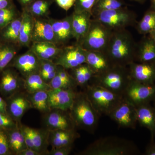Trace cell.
Listing matches in <instances>:
<instances>
[{"mask_svg":"<svg viewBox=\"0 0 155 155\" xmlns=\"http://www.w3.org/2000/svg\"><path fill=\"white\" fill-rule=\"evenodd\" d=\"M15 7L13 0H0V9L11 8Z\"/></svg>","mask_w":155,"mask_h":155,"instance_id":"cell-45","label":"cell"},{"mask_svg":"<svg viewBox=\"0 0 155 155\" xmlns=\"http://www.w3.org/2000/svg\"><path fill=\"white\" fill-rule=\"evenodd\" d=\"M23 87L27 94L51 89L49 84L45 82L39 73L32 74L24 78Z\"/></svg>","mask_w":155,"mask_h":155,"instance_id":"cell-30","label":"cell"},{"mask_svg":"<svg viewBox=\"0 0 155 155\" xmlns=\"http://www.w3.org/2000/svg\"><path fill=\"white\" fill-rule=\"evenodd\" d=\"M83 70L85 80H86L87 83L89 85L90 81L91 80V78L93 76V72H92L91 69L86 63L83 64Z\"/></svg>","mask_w":155,"mask_h":155,"instance_id":"cell-44","label":"cell"},{"mask_svg":"<svg viewBox=\"0 0 155 155\" xmlns=\"http://www.w3.org/2000/svg\"><path fill=\"white\" fill-rule=\"evenodd\" d=\"M92 18L113 31L134 26L137 22L135 13L125 7L99 11L93 15Z\"/></svg>","mask_w":155,"mask_h":155,"instance_id":"cell-6","label":"cell"},{"mask_svg":"<svg viewBox=\"0 0 155 155\" xmlns=\"http://www.w3.org/2000/svg\"><path fill=\"white\" fill-rule=\"evenodd\" d=\"M71 70V75L74 78L78 86H80L85 89L88 85L84 77L83 70V64L70 69Z\"/></svg>","mask_w":155,"mask_h":155,"instance_id":"cell-39","label":"cell"},{"mask_svg":"<svg viewBox=\"0 0 155 155\" xmlns=\"http://www.w3.org/2000/svg\"><path fill=\"white\" fill-rule=\"evenodd\" d=\"M0 74V94L6 98L24 89V78L16 70L7 67Z\"/></svg>","mask_w":155,"mask_h":155,"instance_id":"cell-14","label":"cell"},{"mask_svg":"<svg viewBox=\"0 0 155 155\" xmlns=\"http://www.w3.org/2000/svg\"><path fill=\"white\" fill-rule=\"evenodd\" d=\"M21 14V13L16 7L11 8L0 9V30L19 17Z\"/></svg>","mask_w":155,"mask_h":155,"instance_id":"cell-35","label":"cell"},{"mask_svg":"<svg viewBox=\"0 0 155 155\" xmlns=\"http://www.w3.org/2000/svg\"><path fill=\"white\" fill-rule=\"evenodd\" d=\"M86 64L94 75H100L115 66L105 53L95 51H86Z\"/></svg>","mask_w":155,"mask_h":155,"instance_id":"cell-20","label":"cell"},{"mask_svg":"<svg viewBox=\"0 0 155 155\" xmlns=\"http://www.w3.org/2000/svg\"><path fill=\"white\" fill-rule=\"evenodd\" d=\"M149 35L150 37L152 39L153 41L154 42V43L155 45V30L150 32V33L149 34Z\"/></svg>","mask_w":155,"mask_h":155,"instance_id":"cell-49","label":"cell"},{"mask_svg":"<svg viewBox=\"0 0 155 155\" xmlns=\"http://www.w3.org/2000/svg\"><path fill=\"white\" fill-rule=\"evenodd\" d=\"M132 1H134V2H137L140 3H143L145 2L146 0H132Z\"/></svg>","mask_w":155,"mask_h":155,"instance_id":"cell-51","label":"cell"},{"mask_svg":"<svg viewBox=\"0 0 155 155\" xmlns=\"http://www.w3.org/2000/svg\"><path fill=\"white\" fill-rule=\"evenodd\" d=\"M14 67L21 74L23 78L35 73H39L41 60L30 49L18 56L11 61Z\"/></svg>","mask_w":155,"mask_h":155,"instance_id":"cell-12","label":"cell"},{"mask_svg":"<svg viewBox=\"0 0 155 155\" xmlns=\"http://www.w3.org/2000/svg\"><path fill=\"white\" fill-rule=\"evenodd\" d=\"M17 155H41L38 152L31 149L27 148L19 152Z\"/></svg>","mask_w":155,"mask_h":155,"instance_id":"cell-46","label":"cell"},{"mask_svg":"<svg viewBox=\"0 0 155 155\" xmlns=\"http://www.w3.org/2000/svg\"><path fill=\"white\" fill-rule=\"evenodd\" d=\"M2 44V43L1 42V41H0V46H1V45Z\"/></svg>","mask_w":155,"mask_h":155,"instance_id":"cell-53","label":"cell"},{"mask_svg":"<svg viewBox=\"0 0 155 155\" xmlns=\"http://www.w3.org/2000/svg\"><path fill=\"white\" fill-rule=\"evenodd\" d=\"M22 22L19 31V45L20 47H30L32 41L34 17L25 9L22 8Z\"/></svg>","mask_w":155,"mask_h":155,"instance_id":"cell-24","label":"cell"},{"mask_svg":"<svg viewBox=\"0 0 155 155\" xmlns=\"http://www.w3.org/2000/svg\"><path fill=\"white\" fill-rule=\"evenodd\" d=\"M69 112L76 128L94 134L101 116L93 107L84 91L77 93Z\"/></svg>","mask_w":155,"mask_h":155,"instance_id":"cell-3","label":"cell"},{"mask_svg":"<svg viewBox=\"0 0 155 155\" xmlns=\"http://www.w3.org/2000/svg\"><path fill=\"white\" fill-rule=\"evenodd\" d=\"M48 91H40L33 93L27 94L32 108L36 109L43 114L48 113L51 110L49 104Z\"/></svg>","mask_w":155,"mask_h":155,"instance_id":"cell-28","label":"cell"},{"mask_svg":"<svg viewBox=\"0 0 155 155\" xmlns=\"http://www.w3.org/2000/svg\"><path fill=\"white\" fill-rule=\"evenodd\" d=\"M97 0H75L74 12L81 13L89 12L92 14V10Z\"/></svg>","mask_w":155,"mask_h":155,"instance_id":"cell-36","label":"cell"},{"mask_svg":"<svg viewBox=\"0 0 155 155\" xmlns=\"http://www.w3.org/2000/svg\"><path fill=\"white\" fill-rule=\"evenodd\" d=\"M79 136L76 129L48 130V140L52 148H57L73 145Z\"/></svg>","mask_w":155,"mask_h":155,"instance_id":"cell-21","label":"cell"},{"mask_svg":"<svg viewBox=\"0 0 155 155\" xmlns=\"http://www.w3.org/2000/svg\"><path fill=\"white\" fill-rule=\"evenodd\" d=\"M0 112L8 114L7 112V104L5 100L0 96Z\"/></svg>","mask_w":155,"mask_h":155,"instance_id":"cell-47","label":"cell"},{"mask_svg":"<svg viewBox=\"0 0 155 155\" xmlns=\"http://www.w3.org/2000/svg\"><path fill=\"white\" fill-rule=\"evenodd\" d=\"M62 47L51 42H38L31 45L29 49L42 60L54 61L61 52Z\"/></svg>","mask_w":155,"mask_h":155,"instance_id":"cell-25","label":"cell"},{"mask_svg":"<svg viewBox=\"0 0 155 155\" xmlns=\"http://www.w3.org/2000/svg\"><path fill=\"white\" fill-rule=\"evenodd\" d=\"M72 15L73 38L76 40V44L80 45L90 28L92 14L89 12H73Z\"/></svg>","mask_w":155,"mask_h":155,"instance_id":"cell-19","label":"cell"},{"mask_svg":"<svg viewBox=\"0 0 155 155\" xmlns=\"http://www.w3.org/2000/svg\"><path fill=\"white\" fill-rule=\"evenodd\" d=\"M86 51L80 45L62 47L61 52L53 62L68 70L86 63Z\"/></svg>","mask_w":155,"mask_h":155,"instance_id":"cell-9","label":"cell"},{"mask_svg":"<svg viewBox=\"0 0 155 155\" xmlns=\"http://www.w3.org/2000/svg\"><path fill=\"white\" fill-rule=\"evenodd\" d=\"M21 48L11 43H2L0 46V73L8 67Z\"/></svg>","mask_w":155,"mask_h":155,"instance_id":"cell-31","label":"cell"},{"mask_svg":"<svg viewBox=\"0 0 155 155\" xmlns=\"http://www.w3.org/2000/svg\"><path fill=\"white\" fill-rule=\"evenodd\" d=\"M123 97L135 107L140 105L152 102L155 99V84H144L131 80Z\"/></svg>","mask_w":155,"mask_h":155,"instance_id":"cell-8","label":"cell"},{"mask_svg":"<svg viewBox=\"0 0 155 155\" xmlns=\"http://www.w3.org/2000/svg\"><path fill=\"white\" fill-rule=\"evenodd\" d=\"M22 19L21 14L0 30V41L2 43L13 44L19 46V31Z\"/></svg>","mask_w":155,"mask_h":155,"instance_id":"cell-26","label":"cell"},{"mask_svg":"<svg viewBox=\"0 0 155 155\" xmlns=\"http://www.w3.org/2000/svg\"><path fill=\"white\" fill-rule=\"evenodd\" d=\"M7 112L17 123H20L25 113L32 109L27 93L22 91L17 92L5 100Z\"/></svg>","mask_w":155,"mask_h":155,"instance_id":"cell-13","label":"cell"},{"mask_svg":"<svg viewBox=\"0 0 155 155\" xmlns=\"http://www.w3.org/2000/svg\"><path fill=\"white\" fill-rule=\"evenodd\" d=\"M73 149V145L52 148L48 151V155H68L70 154Z\"/></svg>","mask_w":155,"mask_h":155,"instance_id":"cell-41","label":"cell"},{"mask_svg":"<svg viewBox=\"0 0 155 155\" xmlns=\"http://www.w3.org/2000/svg\"><path fill=\"white\" fill-rule=\"evenodd\" d=\"M19 124L8 114L0 112V129L5 130H11L18 127Z\"/></svg>","mask_w":155,"mask_h":155,"instance_id":"cell-38","label":"cell"},{"mask_svg":"<svg viewBox=\"0 0 155 155\" xmlns=\"http://www.w3.org/2000/svg\"><path fill=\"white\" fill-rule=\"evenodd\" d=\"M137 123L145 127L155 137V110L151 103L143 104L136 107Z\"/></svg>","mask_w":155,"mask_h":155,"instance_id":"cell-23","label":"cell"},{"mask_svg":"<svg viewBox=\"0 0 155 155\" xmlns=\"http://www.w3.org/2000/svg\"><path fill=\"white\" fill-rule=\"evenodd\" d=\"M34 19L32 43L51 42L57 44L55 36L49 18H34Z\"/></svg>","mask_w":155,"mask_h":155,"instance_id":"cell-18","label":"cell"},{"mask_svg":"<svg viewBox=\"0 0 155 155\" xmlns=\"http://www.w3.org/2000/svg\"><path fill=\"white\" fill-rule=\"evenodd\" d=\"M17 1L22 6V8H25L35 0H17Z\"/></svg>","mask_w":155,"mask_h":155,"instance_id":"cell-48","label":"cell"},{"mask_svg":"<svg viewBox=\"0 0 155 155\" xmlns=\"http://www.w3.org/2000/svg\"><path fill=\"white\" fill-rule=\"evenodd\" d=\"M127 67L131 80L144 84H155V64L134 62Z\"/></svg>","mask_w":155,"mask_h":155,"instance_id":"cell-16","label":"cell"},{"mask_svg":"<svg viewBox=\"0 0 155 155\" xmlns=\"http://www.w3.org/2000/svg\"><path fill=\"white\" fill-rule=\"evenodd\" d=\"M153 104L152 105L154 109L155 110V99L154 100V101L152 102Z\"/></svg>","mask_w":155,"mask_h":155,"instance_id":"cell-52","label":"cell"},{"mask_svg":"<svg viewBox=\"0 0 155 155\" xmlns=\"http://www.w3.org/2000/svg\"><path fill=\"white\" fill-rule=\"evenodd\" d=\"M141 153L133 142L115 136L97 139L85 149L78 153L81 155H134Z\"/></svg>","mask_w":155,"mask_h":155,"instance_id":"cell-2","label":"cell"},{"mask_svg":"<svg viewBox=\"0 0 155 155\" xmlns=\"http://www.w3.org/2000/svg\"><path fill=\"white\" fill-rule=\"evenodd\" d=\"M136 28L139 33L143 35L155 31V10L150 8L147 10L141 20L137 23Z\"/></svg>","mask_w":155,"mask_h":155,"instance_id":"cell-32","label":"cell"},{"mask_svg":"<svg viewBox=\"0 0 155 155\" xmlns=\"http://www.w3.org/2000/svg\"><path fill=\"white\" fill-rule=\"evenodd\" d=\"M136 62L155 64V45L149 35L137 43Z\"/></svg>","mask_w":155,"mask_h":155,"instance_id":"cell-22","label":"cell"},{"mask_svg":"<svg viewBox=\"0 0 155 155\" xmlns=\"http://www.w3.org/2000/svg\"><path fill=\"white\" fill-rule=\"evenodd\" d=\"M125 5L123 0H97L93 9L92 16L99 11L119 9Z\"/></svg>","mask_w":155,"mask_h":155,"instance_id":"cell-34","label":"cell"},{"mask_svg":"<svg viewBox=\"0 0 155 155\" xmlns=\"http://www.w3.org/2000/svg\"><path fill=\"white\" fill-rule=\"evenodd\" d=\"M29 129L35 150L41 155H47L48 151V130L44 128L35 129L29 127Z\"/></svg>","mask_w":155,"mask_h":155,"instance_id":"cell-27","label":"cell"},{"mask_svg":"<svg viewBox=\"0 0 155 155\" xmlns=\"http://www.w3.org/2000/svg\"><path fill=\"white\" fill-rule=\"evenodd\" d=\"M143 155H155V137L151 135L149 143L147 145Z\"/></svg>","mask_w":155,"mask_h":155,"instance_id":"cell-43","label":"cell"},{"mask_svg":"<svg viewBox=\"0 0 155 155\" xmlns=\"http://www.w3.org/2000/svg\"><path fill=\"white\" fill-rule=\"evenodd\" d=\"M89 100L100 116H109L123 99L122 96L101 87L89 85L84 89Z\"/></svg>","mask_w":155,"mask_h":155,"instance_id":"cell-5","label":"cell"},{"mask_svg":"<svg viewBox=\"0 0 155 155\" xmlns=\"http://www.w3.org/2000/svg\"><path fill=\"white\" fill-rule=\"evenodd\" d=\"M58 6L66 11L74 6L75 0H54Z\"/></svg>","mask_w":155,"mask_h":155,"instance_id":"cell-42","label":"cell"},{"mask_svg":"<svg viewBox=\"0 0 155 155\" xmlns=\"http://www.w3.org/2000/svg\"><path fill=\"white\" fill-rule=\"evenodd\" d=\"M12 154L6 130L0 129V155Z\"/></svg>","mask_w":155,"mask_h":155,"instance_id":"cell-40","label":"cell"},{"mask_svg":"<svg viewBox=\"0 0 155 155\" xmlns=\"http://www.w3.org/2000/svg\"><path fill=\"white\" fill-rule=\"evenodd\" d=\"M137 45L127 29L116 31H113L104 52L114 65L127 67L136 61Z\"/></svg>","mask_w":155,"mask_h":155,"instance_id":"cell-1","label":"cell"},{"mask_svg":"<svg viewBox=\"0 0 155 155\" xmlns=\"http://www.w3.org/2000/svg\"><path fill=\"white\" fill-rule=\"evenodd\" d=\"M54 1V0H35L24 9L34 18H47L48 17L50 7Z\"/></svg>","mask_w":155,"mask_h":155,"instance_id":"cell-29","label":"cell"},{"mask_svg":"<svg viewBox=\"0 0 155 155\" xmlns=\"http://www.w3.org/2000/svg\"><path fill=\"white\" fill-rule=\"evenodd\" d=\"M48 93L51 109L69 111L77 92L74 89H51Z\"/></svg>","mask_w":155,"mask_h":155,"instance_id":"cell-15","label":"cell"},{"mask_svg":"<svg viewBox=\"0 0 155 155\" xmlns=\"http://www.w3.org/2000/svg\"><path fill=\"white\" fill-rule=\"evenodd\" d=\"M113 33V31L92 18L88 31L80 45L86 51L104 52Z\"/></svg>","mask_w":155,"mask_h":155,"instance_id":"cell-7","label":"cell"},{"mask_svg":"<svg viewBox=\"0 0 155 155\" xmlns=\"http://www.w3.org/2000/svg\"><path fill=\"white\" fill-rule=\"evenodd\" d=\"M49 84L51 89H75L77 85L71 83L61 78L57 73V75L50 81Z\"/></svg>","mask_w":155,"mask_h":155,"instance_id":"cell-37","label":"cell"},{"mask_svg":"<svg viewBox=\"0 0 155 155\" xmlns=\"http://www.w3.org/2000/svg\"><path fill=\"white\" fill-rule=\"evenodd\" d=\"M108 116L122 128L134 129L137 123L135 107L124 98Z\"/></svg>","mask_w":155,"mask_h":155,"instance_id":"cell-10","label":"cell"},{"mask_svg":"<svg viewBox=\"0 0 155 155\" xmlns=\"http://www.w3.org/2000/svg\"><path fill=\"white\" fill-rule=\"evenodd\" d=\"M49 20L52 26L57 45H64L73 38L72 14L61 19L49 18Z\"/></svg>","mask_w":155,"mask_h":155,"instance_id":"cell-17","label":"cell"},{"mask_svg":"<svg viewBox=\"0 0 155 155\" xmlns=\"http://www.w3.org/2000/svg\"><path fill=\"white\" fill-rule=\"evenodd\" d=\"M42 122L44 128L48 130L77 129L69 111L51 109L44 114Z\"/></svg>","mask_w":155,"mask_h":155,"instance_id":"cell-11","label":"cell"},{"mask_svg":"<svg viewBox=\"0 0 155 155\" xmlns=\"http://www.w3.org/2000/svg\"><path fill=\"white\" fill-rule=\"evenodd\" d=\"M131 80L128 67L115 65L100 75H94L89 84L101 87L123 97Z\"/></svg>","mask_w":155,"mask_h":155,"instance_id":"cell-4","label":"cell"},{"mask_svg":"<svg viewBox=\"0 0 155 155\" xmlns=\"http://www.w3.org/2000/svg\"><path fill=\"white\" fill-rule=\"evenodd\" d=\"M151 2V6L150 8L155 10V0H150Z\"/></svg>","mask_w":155,"mask_h":155,"instance_id":"cell-50","label":"cell"},{"mask_svg":"<svg viewBox=\"0 0 155 155\" xmlns=\"http://www.w3.org/2000/svg\"><path fill=\"white\" fill-rule=\"evenodd\" d=\"M41 60L40 69L39 74L46 83L48 84L57 74L59 66L53 61Z\"/></svg>","mask_w":155,"mask_h":155,"instance_id":"cell-33","label":"cell"}]
</instances>
